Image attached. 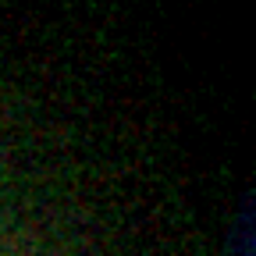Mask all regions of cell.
Here are the masks:
<instances>
[{"label": "cell", "instance_id": "cell-1", "mask_svg": "<svg viewBox=\"0 0 256 256\" xmlns=\"http://www.w3.org/2000/svg\"><path fill=\"white\" fill-rule=\"evenodd\" d=\"M224 256H256V214H252V192L246 196L232 232H228V246Z\"/></svg>", "mask_w": 256, "mask_h": 256}]
</instances>
